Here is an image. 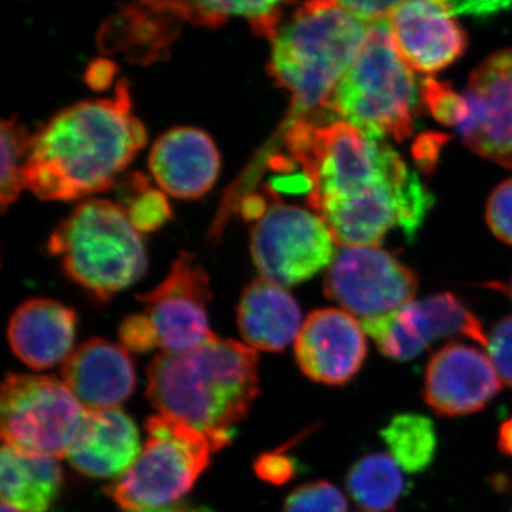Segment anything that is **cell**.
<instances>
[{"instance_id":"cell-1","label":"cell","mask_w":512,"mask_h":512,"mask_svg":"<svg viewBox=\"0 0 512 512\" xmlns=\"http://www.w3.org/2000/svg\"><path fill=\"white\" fill-rule=\"evenodd\" d=\"M147 131L120 82L109 99L82 101L33 134L26 190L43 201H73L107 191L146 146Z\"/></svg>"},{"instance_id":"cell-2","label":"cell","mask_w":512,"mask_h":512,"mask_svg":"<svg viewBox=\"0 0 512 512\" xmlns=\"http://www.w3.org/2000/svg\"><path fill=\"white\" fill-rule=\"evenodd\" d=\"M147 375L148 399L160 413L185 421L221 447L259 393L256 350L217 335L195 349L161 353Z\"/></svg>"},{"instance_id":"cell-3","label":"cell","mask_w":512,"mask_h":512,"mask_svg":"<svg viewBox=\"0 0 512 512\" xmlns=\"http://www.w3.org/2000/svg\"><path fill=\"white\" fill-rule=\"evenodd\" d=\"M369 25L332 0H306L271 37L269 73L291 97L285 124L313 116L348 72Z\"/></svg>"},{"instance_id":"cell-4","label":"cell","mask_w":512,"mask_h":512,"mask_svg":"<svg viewBox=\"0 0 512 512\" xmlns=\"http://www.w3.org/2000/svg\"><path fill=\"white\" fill-rule=\"evenodd\" d=\"M285 146L308 183L309 207L356 197L409 173L392 147L348 121L305 117L285 124Z\"/></svg>"},{"instance_id":"cell-5","label":"cell","mask_w":512,"mask_h":512,"mask_svg":"<svg viewBox=\"0 0 512 512\" xmlns=\"http://www.w3.org/2000/svg\"><path fill=\"white\" fill-rule=\"evenodd\" d=\"M413 72L394 46L389 20H379L369 25L348 72L323 109L373 140H406L416 128L421 103Z\"/></svg>"},{"instance_id":"cell-6","label":"cell","mask_w":512,"mask_h":512,"mask_svg":"<svg viewBox=\"0 0 512 512\" xmlns=\"http://www.w3.org/2000/svg\"><path fill=\"white\" fill-rule=\"evenodd\" d=\"M64 274L100 301L143 278L147 251L126 208L106 200L83 202L55 229L47 244Z\"/></svg>"},{"instance_id":"cell-7","label":"cell","mask_w":512,"mask_h":512,"mask_svg":"<svg viewBox=\"0 0 512 512\" xmlns=\"http://www.w3.org/2000/svg\"><path fill=\"white\" fill-rule=\"evenodd\" d=\"M136 463L106 488L128 512L168 507L190 493L220 444L177 417L160 413L146 423Z\"/></svg>"},{"instance_id":"cell-8","label":"cell","mask_w":512,"mask_h":512,"mask_svg":"<svg viewBox=\"0 0 512 512\" xmlns=\"http://www.w3.org/2000/svg\"><path fill=\"white\" fill-rule=\"evenodd\" d=\"M87 413L63 380L9 375L3 382L0 426L10 446L66 457Z\"/></svg>"},{"instance_id":"cell-9","label":"cell","mask_w":512,"mask_h":512,"mask_svg":"<svg viewBox=\"0 0 512 512\" xmlns=\"http://www.w3.org/2000/svg\"><path fill=\"white\" fill-rule=\"evenodd\" d=\"M335 237L315 211L276 202L255 222L251 254L266 281L293 286L308 281L335 258Z\"/></svg>"},{"instance_id":"cell-10","label":"cell","mask_w":512,"mask_h":512,"mask_svg":"<svg viewBox=\"0 0 512 512\" xmlns=\"http://www.w3.org/2000/svg\"><path fill=\"white\" fill-rule=\"evenodd\" d=\"M416 274L379 247H345L336 252L325 276V292L346 312L367 320L413 302Z\"/></svg>"},{"instance_id":"cell-11","label":"cell","mask_w":512,"mask_h":512,"mask_svg":"<svg viewBox=\"0 0 512 512\" xmlns=\"http://www.w3.org/2000/svg\"><path fill=\"white\" fill-rule=\"evenodd\" d=\"M363 329L390 359H416L437 340L463 335L487 345L480 319L453 293H437L397 311L363 320Z\"/></svg>"},{"instance_id":"cell-12","label":"cell","mask_w":512,"mask_h":512,"mask_svg":"<svg viewBox=\"0 0 512 512\" xmlns=\"http://www.w3.org/2000/svg\"><path fill=\"white\" fill-rule=\"evenodd\" d=\"M210 279L197 259L181 252L167 278L153 291L138 295L163 352H185L214 338L208 320Z\"/></svg>"},{"instance_id":"cell-13","label":"cell","mask_w":512,"mask_h":512,"mask_svg":"<svg viewBox=\"0 0 512 512\" xmlns=\"http://www.w3.org/2000/svg\"><path fill=\"white\" fill-rule=\"evenodd\" d=\"M467 114L458 133L478 156L512 168V49L488 57L464 93Z\"/></svg>"},{"instance_id":"cell-14","label":"cell","mask_w":512,"mask_h":512,"mask_svg":"<svg viewBox=\"0 0 512 512\" xmlns=\"http://www.w3.org/2000/svg\"><path fill=\"white\" fill-rule=\"evenodd\" d=\"M450 0H403L389 16L394 46L414 72L434 74L463 56L467 35Z\"/></svg>"},{"instance_id":"cell-15","label":"cell","mask_w":512,"mask_h":512,"mask_svg":"<svg viewBox=\"0 0 512 512\" xmlns=\"http://www.w3.org/2000/svg\"><path fill=\"white\" fill-rule=\"evenodd\" d=\"M365 333L349 312L332 308L312 312L295 340L296 362L309 379L343 386L365 363Z\"/></svg>"},{"instance_id":"cell-16","label":"cell","mask_w":512,"mask_h":512,"mask_svg":"<svg viewBox=\"0 0 512 512\" xmlns=\"http://www.w3.org/2000/svg\"><path fill=\"white\" fill-rule=\"evenodd\" d=\"M501 379L490 357L464 343H448L431 357L423 396L440 416L481 412L500 393Z\"/></svg>"},{"instance_id":"cell-17","label":"cell","mask_w":512,"mask_h":512,"mask_svg":"<svg viewBox=\"0 0 512 512\" xmlns=\"http://www.w3.org/2000/svg\"><path fill=\"white\" fill-rule=\"evenodd\" d=\"M148 167L165 194L194 200L214 187L220 175V151L205 131L177 127L153 144Z\"/></svg>"},{"instance_id":"cell-18","label":"cell","mask_w":512,"mask_h":512,"mask_svg":"<svg viewBox=\"0 0 512 512\" xmlns=\"http://www.w3.org/2000/svg\"><path fill=\"white\" fill-rule=\"evenodd\" d=\"M63 382L87 412L117 409L136 389V370L124 346L90 339L63 362Z\"/></svg>"},{"instance_id":"cell-19","label":"cell","mask_w":512,"mask_h":512,"mask_svg":"<svg viewBox=\"0 0 512 512\" xmlns=\"http://www.w3.org/2000/svg\"><path fill=\"white\" fill-rule=\"evenodd\" d=\"M140 453L136 424L117 407L87 413L67 458L83 476L119 478Z\"/></svg>"},{"instance_id":"cell-20","label":"cell","mask_w":512,"mask_h":512,"mask_svg":"<svg viewBox=\"0 0 512 512\" xmlns=\"http://www.w3.org/2000/svg\"><path fill=\"white\" fill-rule=\"evenodd\" d=\"M76 313L52 299H30L9 320L10 349L36 370L59 365L73 352Z\"/></svg>"},{"instance_id":"cell-21","label":"cell","mask_w":512,"mask_h":512,"mask_svg":"<svg viewBox=\"0 0 512 512\" xmlns=\"http://www.w3.org/2000/svg\"><path fill=\"white\" fill-rule=\"evenodd\" d=\"M302 325L301 308L284 286L259 278L242 293L239 332L252 349L282 352L298 338Z\"/></svg>"},{"instance_id":"cell-22","label":"cell","mask_w":512,"mask_h":512,"mask_svg":"<svg viewBox=\"0 0 512 512\" xmlns=\"http://www.w3.org/2000/svg\"><path fill=\"white\" fill-rule=\"evenodd\" d=\"M59 458L3 444L0 454L2 503L19 512H47L62 488Z\"/></svg>"},{"instance_id":"cell-23","label":"cell","mask_w":512,"mask_h":512,"mask_svg":"<svg viewBox=\"0 0 512 512\" xmlns=\"http://www.w3.org/2000/svg\"><path fill=\"white\" fill-rule=\"evenodd\" d=\"M345 481L350 497L367 512H394L406 494L403 470L389 453L359 458Z\"/></svg>"},{"instance_id":"cell-24","label":"cell","mask_w":512,"mask_h":512,"mask_svg":"<svg viewBox=\"0 0 512 512\" xmlns=\"http://www.w3.org/2000/svg\"><path fill=\"white\" fill-rule=\"evenodd\" d=\"M390 456L409 474H419L433 464L437 433L433 421L423 414H397L382 430Z\"/></svg>"},{"instance_id":"cell-25","label":"cell","mask_w":512,"mask_h":512,"mask_svg":"<svg viewBox=\"0 0 512 512\" xmlns=\"http://www.w3.org/2000/svg\"><path fill=\"white\" fill-rule=\"evenodd\" d=\"M30 141L25 126L18 120H5L2 123V188H0V200L2 210H8L9 205L18 200L20 192L25 190V170L28 163Z\"/></svg>"},{"instance_id":"cell-26","label":"cell","mask_w":512,"mask_h":512,"mask_svg":"<svg viewBox=\"0 0 512 512\" xmlns=\"http://www.w3.org/2000/svg\"><path fill=\"white\" fill-rule=\"evenodd\" d=\"M420 97L421 104L444 126L457 128L466 117V99L454 92L450 84L429 77L420 84Z\"/></svg>"},{"instance_id":"cell-27","label":"cell","mask_w":512,"mask_h":512,"mask_svg":"<svg viewBox=\"0 0 512 512\" xmlns=\"http://www.w3.org/2000/svg\"><path fill=\"white\" fill-rule=\"evenodd\" d=\"M284 512H348V501L335 485L313 481L286 498Z\"/></svg>"},{"instance_id":"cell-28","label":"cell","mask_w":512,"mask_h":512,"mask_svg":"<svg viewBox=\"0 0 512 512\" xmlns=\"http://www.w3.org/2000/svg\"><path fill=\"white\" fill-rule=\"evenodd\" d=\"M146 181L138 183L137 191L130 204L126 205V211L134 227L138 231H154L160 228L165 221L170 220L171 210L168 202L161 192L151 190Z\"/></svg>"},{"instance_id":"cell-29","label":"cell","mask_w":512,"mask_h":512,"mask_svg":"<svg viewBox=\"0 0 512 512\" xmlns=\"http://www.w3.org/2000/svg\"><path fill=\"white\" fill-rule=\"evenodd\" d=\"M286 0H234V15L248 20L256 35L271 39L281 25Z\"/></svg>"},{"instance_id":"cell-30","label":"cell","mask_w":512,"mask_h":512,"mask_svg":"<svg viewBox=\"0 0 512 512\" xmlns=\"http://www.w3.org/2000/svg\"><path fill=\"white\" fill-rule=\"evenodd\" d=\"M485 348L501 382L512 387V316L494 326Z\"/></svg>"},{"instance_id":"cell-31","label":"cell","mask_w":512,"mask_h":512,"mask_svg":"<svg viewBox=\"0 0 512 512\" xmlns=\"http://www.w3.org/2000/svg\"><path fill=\"white\" fill-rule=\"evenodd\" d=\"M485 217L495 237L512 245V178L495 188L488 200Z\"/></svg>"},{"instance_id":"cell-32","label":"cell","mask_w":512,"mask_h":512,"mask_svg":"<svg viewBox=\"0 0 512 512\" xmlns=\"http://www.w3.org/2000/svg\"><path fill=\"white\" fill-rule=\"evenodd\" d=\"M119 335L121 343L128 352L131 350V352L146 353L148 350L158 348L156 333L146 313L124 319Z\"/></svg>"},{"instance_id":"cell-33","label":"cell","mask_w":512,"mask_h":512,"mask_svg":"<svg viewBox=\"0 0 512 512\" xmlns=\"http://www.w3.org/2000/svg\"><path fill=\"white\" fill-rule=\"evenodd\" d=\"M340 9L348 12L353 18L372 25L379 20L389 19L393 10L403 2V0H332Z\"/></svg>"},{"instance_id":"cell-34","label":"cell","mask_w":512,"mask_h":512,"mask_svg":"<svg viewBox=\"0 0 512 512\" xmlns=\"http://www.w3.org/2000/svg\"><path fill=\"white\" fill-rule=\"evenodd\" d=\"M447 136L437 133H427L414 143L413 153L417 163L423 170H431L439 158L441 147L446 143Z\"/></svg>"},{"instance_id":"cell-35","label":"cell","mask_w":512,"mask_h":512,"mask_svg":"<svg viewBox=\"0 0 512 512\" xmlns=\"http://www.w3.org/2000/svg\"><path fill=\"white\" fill-rule=\"evenodd\" d=\"M261 476L272 483H285L295 476V463L285 456H269L261 460Z\"/></svg>"},{"instance_id":"cell-36","label":"cell","mask_w":512,"mask_h":512,"mask_svg":"<svg viewBox=\"0 0 512 512\" xmlns=\"http://www.w3.org/2000/svg\"><path fill=\"white\" fill-rule=\"evenodd\" d=\"M454 12L468 15H490L511 8L512 0H451Z\"/></svg>"},{"instance_id":"cell-37","label":"cell","mask_w":512,"mask_h":512,"mask_svg":"<svg viewBox=\"0 0 512 512\" xmlns=\"http://www.w3.org/2000/svg\"><path fill=\"white\" fill-rule=\"evenodd\" d=\"M497 444L504 456L512 458V417L501 424Z\"/></svg>"},{"instance_id":"cell-38","label":"cell","mask_w":512,"mask_h":512,"mask_svg":"<svg viewBox=\"0 0 512 512\" xmlns=\"http://www.w3.org/2000/svg\"><path fill=\"white\" fill-rule=\"evenodd\" d=\"M133 512H212V511L208 510V508H201V507L188 508V507H183V505H180V507H171V505H168V507L150 508V510H140V511H133Z\"/></svg>"},{"instance_id":"cell-39","label":"cell","mask_w":512,"mask_h":512,"mask_svg":"<svg viewBox=\"0 0 512 512\" xmlns=\"http://www.w3.org/2000/svg\"><path fill=\"white\" fill-rule=\"evenodd\" d=\"M2 512H19L18 510H15V508L10 507V505L2 503Z\"/></svg>"},{"instance_id":"cell-40","label":"cell","mask_w":512,"mask_h":512,"mask_svg":"<svg viewBox=\"0 0 512 512\" xmlns=\"http://www.w3.org/2000/svg\"><path fill=\"white\" fill-rule=\"evenodd\" d=\"M510 296H511V299H512V279H511V284H510Z\"/></svg>"}]
</instances>
